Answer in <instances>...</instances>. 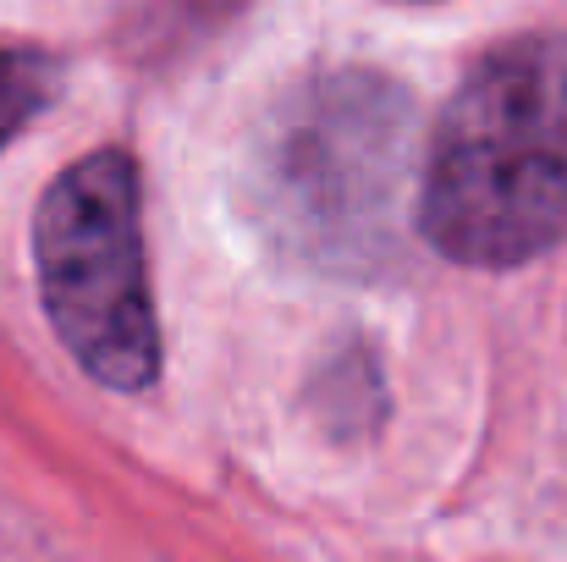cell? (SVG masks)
Returning a JSON list of instances; mask_svg holds the SVG:
<instances>
[{"label":"cell","mask_w":567,"mask_h":562,"mask_svg":"<svg viewBox=\"0 0 567 562\" xmlns=\"http://www.w3.org/2000/svg\"><path fill=\"white\" fill-rule=\"evenodd\" d=\"M413 221L457 265H524L567 237V39L491 50L419 155Z\"/></svg>","instance_id":"cell-1"},{"label":"cell","mask_w":567,"mask_h":562,"mask_svg":"<svg viewBox=\"0 0 567 562\" xmlns=\"http://www.w3.org/2000/svg\"><path fill=\"white\" fill-rule=\"evenodd\" d=\"M413 166V100L375 72L292 89L259 133L254 198L281 243L331 270H370L396 243Z\"/></svg>","instance_id":"cell-2"},{"label":"cell","mask_w":567,"mask_h":562,"mask_svg":"<svg viewBox=\"0 0 567 562\" xmlns=\"http://www.w3.org/2000/svg\"><path fill=\"white\" fill-rule=\"evenodd\" d=\"M39 298L61 348L111 391H150L161 331L144 265L138 172L122 150L66 166L33 215Z\"/></svg>","instance_id":"cell-3"},{"label":"cell","mask_w":567,"mask_h":562,"mask_svg":"<svg viewBox=\"0 0 567 562\" xmlns=\"http://www.w3.org/2000/svg\"><path fill=\"white\" fill-rule=\"evenodd\" d=\"M61 67L39 50H0V150L55 100Z\"/></svg>","instance_id":"cell-4"}]
</instances>
